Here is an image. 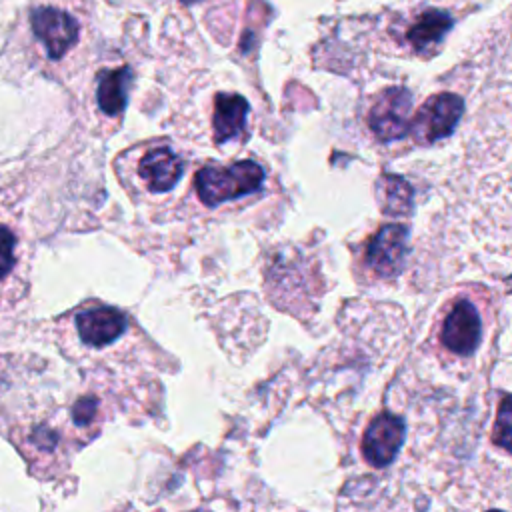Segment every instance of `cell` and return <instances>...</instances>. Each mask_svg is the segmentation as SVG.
<instances>
[{"instance_id":"cell-10","label":"cell","mask_w":512,"mask_h":512,"mask_svg":"<svg viewBox=\"0 0 512 512\" xmlns=\"http://www.w3.org/2000/svg\"><path fill=\"white\" fill-rule=\"evenodd\" d=\"M248 116V100L240 94L220 92L214 98V140L218 144L236 138L244 132Z\"/></svg>"},{"instance_id":"cell-14","label":"cell","mask_w":512,"mask_h":512,"mask_svg":"<svg viewBox=\"0 0 512 512\" xmlns=\"http://www.w3.org/2000/svg\"><path fill=\"white\" fill-rule=\"evenodd\" d=\"M492 440L500 448L512 452V396H504L498 404V414H496V422H494Z\"/></svg>"},{"instance_id":"cell-13","label":"cell","mask_w":512,"mask_h":512,"mask_svg":"<svg viewBox=\"0 0 512 512\" xmlns=\"http://www.w3.org/2000/svg\"><path fill=\"white\" fill-rule=\"evenodd\" d=\"M378 200L386 214H408L412 208V188L404 178L384 174L378 180Z\"/></svg>"},{"instance_id":"cell-2","label":"cell","mask_w":512,"mask_h":512,"mask_svg":"<svg viewBox=\"0 0 512 512\" xmlns=\"http://www.w3.org/2000/svg\"><path fill=\"white\" fill-rule=\"evenodd\" d=\"M30 24L34 36L46 48L48 58H62L78 40V22L76 18L54 6H36L30 12Z\"/></svg>"},{"instance_id":"cell-12","label":"cell","mask_w":512,"mask_h":512,"mask_svg":"<svg viewBox=\"0 0 512 512\" xmlns=\"http://www.w3.org/2000/svg\"><path fill=\"white\" fill-rule=\"evenodd\" d=\"M452 28V16L444 10H428L416 18V22L408 30L410 44L426 52L442 42L446 32Z\"/></svg>"},{"instance_id":"cell-4","label":"cell","mask_w":512,"mask_h":512,"mask_svg":"<svg viewBox=\"0 0 512 512\" xmlns=\"http://www.w3.org/2000/svg\"><path fill=\"white\" fill-rule=\"evenodd\" d=\"M464 112V100L456 94H436L428 98L412 120L410 132L426 142L446 138L458 124Z\"/></svg>"},{"instance_id":"cell-17","label":"cell","mask_w":512,"mask_h":512,"mask_svg":"<svg viewBox=\"0 0 512 512\" xmlns=\"http://www.w3.org/2000/svg\"><path fill=\"white\" fill-rule=\"evenodd\" d=\"M184 6H194V4H198V2H202V0H180Z\"/></svg>"},{"instance_id":"cell-6","label":"cell","mask_w":512,"mask_h":512,"mask_svg":"<svg viewBox=\"0 0 512 512\" xmlns=\"http://www.w3.org/2000/svg\"><path fill=\"white\" fill-rule=\"evenodd\" d=\"M408 246V228L402 224L382 226L366 248V262L378 276H394L404 262Z\"/></svg>"},{"instance_id":"cell-16","label":"cell","mask_w":512,"mask_h":512,"mask_svg":"<svg viewBox=\"0 0 512 512\" xmlns=\"http://www.w3.org/2000/svg\"><path fill=\"white\" fill-rule=\"evenodd\" d=\"M96 408H98L96 398H80V400L74 404V408H72V418H74V422H76L78 426H86V424L92 420V416L96 414Z\"/></svg>"},{"instance_id":"cell-8","label":"cell","mask_w":512,"mask_h":512,"mask_svg":"<svg viewBox=\"0 0 512 512\" xmlns=\"http://www.w3.org/2000/svg\"><path fill=\"white\" fill-rule=\"evenodd\" d=\"M128 322L126 316L110 306H98L84 310L76 316V330L82 338V342L90 346H106L118 340Z\"/></svg>"},{"instance_id":"cell-5","label":"cell","mask_w":512,"mask_h":512,"mask_svg":"<svg viewBox=\"0 0 512 512\" xmlns=\"http://www.w3.org/2000/svg\"><path fill=\"white\" fill-rule=\"evenodd\" d=\"M404 432H406V424L400 416H396L392 412L378 414L368 424V428L362 436L364 460L376 468L388 466L396 458V454L404 442Z\"/></svg>"},{"instance_id":"cell-7","label":"cell","mask_w":512,"mask_h":512,"mask_svg":"<svg viewBox=\"0 0 512 512\" xmlns=\"http://www.w3.org/2000/svg\"><path fill=\"white\" fill-rule=\"evenodd\" d=\"M480 316L468 300L456 302L440 328L442 344L454 354H472L480 342Z\"/></svg>"},{"instance_id":"cell-1","label":"cell","mask_w":512,"mask_h":512,"mask_svg":"<svg viewBox=\"0 0 512 512\" xmlns=\"http://www.w3.org/2000/svg\"><path fill=\"white\" fill-rule=\"evenodd\" d=\"M264 182V168L252 160L230 166H204L194 176L198 198L206 206H216L258 190Z\"/></svg>"},{"instance_id":"cell-9","label":"cell","mask_w":512,"mask_h":512,"mask_svg":"<svg viewBox=\"0 0 512 512\" xmlns=\"http://www.w3.org/2000/svg\"><path fill=\"white\" fill-rule=\"evenodd\" d=\"M182 170H184L182 158L166 146L152 148L142 156L138 164V174L152 192L172 190L178 184Z\"/></svg>"},{"instance_id":"cell-11","label":"cell","mask_w":512,"mask_h":512,"mask_svg":"<svg viewBox=\"0 0 512 512\" xmlns=\"http://www.w3.org/2000/svg\"><path fill=\"white\" fill-rule=\"evenodd\" d=\"M132 70L130 66L114 68V70H104L98 78V88H96V100L102 112L108 116H116L124 110L126 100H128V90L132 86Z\"/></svg>"},{"instance_id":"cell-15","label":"cell","mask_w":512,"mask_h":512,"mask_svg":"<svg viewBox=\"0 0 512 512\" xmlns=\"http://www.w3.org/2000/svg\"><path fill=\"white\" fill-rule=\"evenodd\" d=\"M14 244H16V238L12 230H8L6 226H0V280L14 266Z\"/></svg>"},{"instance_id":"cell-3","label":"cell","mask_w":512,"mask_h":512,"mask_svg":"<svg viewBox=\"0 0 512 512\" xmlns=\"http://www.w3.org/2000/svg\"><path fill=\"white\" fill-rule=\"evenodd\" d=\"M410 110H412V96L406 88H386L378 100L374 102L370 114H368V124L372 132L384 140H398L410 132L412 120H410Z\"/></svg>"}]
</instances>
